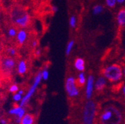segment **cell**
Wrapping results in <instances>:
<instances>
[{
    "instance_id": "23",
    "label": "cell",
    "mask_w": 125,
    "mask_h": 124,
    "mask_svg": "<svg viewBox=\"0 0 125 124\" xmlns=\"http://www.w3.org/2000/svg\"><path fill=\"white\" fill-rule=\"evenodd\" d=\"M23 95H21V94H19V93L17 92V93H14V95H12V99L14 100V101L17 102H19L22 99Z\"/></svg>"
},
{
    "instance_id": "33",
    "label": "cell",
    "mask_w": 125,
    "mask_h": 124,
    "mask_svg": "<svg viewBox=\"0 0 125 124\" xmlns=\"http://www.w3.org/2000/svg\"><path fill=\"white\" fill-rule=\"evenodd\" d=\"M123 76L125 78V65L123 67Z\"/></svg>"
},
{
    "instance_id": "9",
    "label": "cell",
    "mask_w": 125,
    "mask_h": 124,
    "mask_svg": "<svg viewBox=\"0 0 125 124\" xmlns=\"http://www.w3.org/2000/svg\"><path fill=\"white\" fill-rule=\"evenodd\" d=\"M10 115L15 116V121L17 124H20L21 119L26 114V110L24 107H22L20 105L14 106L9 111Z\"/></svg>"
},
{
    "instance_id": "4",
    "label": "cell",
    "mask_w": 125,
    "mask_h": 124,
    "mask_svg": "<svg viewBox=\"0 0 125 124\" xmlns=\"http://www.w3.org/2000/svg\"><path fill=\"white\" fill-rule=\"evenodd\" d=\"M11 19L17 26L21 28L28 27L31 20L29 14L22 9H14L11 13Z\"/></svg>"
},
{
    "instance_id": "1",
    "label": "cell",
    "mask_w": 125,
    "mask_h": 124,
    "mask_svg": "<svg viewBox=\"0 0 125 124\" xmlns=\"http://www.w3.org/2000/svg\"><path fill=\"white\" fill-rule=\"evenodd\" d=\"M99 120L100 124H121L123 116L118 108L109 105L103 109L100 114Z\"/></svg>"
},
{
    "instance_id": "13",
    "label": "cell",
    "mask_w": 125,
    "mask_h": 124,
    "mask_svg": "<svg viewBox=\"0 0 125 124\" xmlns=\"http://www.w3.org/2000/svg\"><path fill=\"white\" fill-rule=\"evenodd\" d=\"M28 70V66L27 63L24 60H21L19 61L17 65V71L18 73L21 75H24Z\"/></svg>"
},
{
    "instance_id": "19",
    "label": "cell",
    "mask_w": 125,
    "mask_h": 124,
    "mask_svg": "<svg viewBox=\"0 0 125 124\" xmlns=\"http://www.w3.org/2000/svg\"><path fill=\"white\" fill-rule=\"evenodd\" d=\"M106 5L110 8H113L116 4V0H105Z\"/></svg>"
},
{
    "instance_id": "21",
    "label": "cell",
    "mask_w": 125,
    "mask_h": 124,
    "mask_svg": "<svg viewBox=\"0 0 125 124\" xmlns=\"http://www.w3.org/2000/svg\"><path fill=\"white\" fill-rule=\"evenodd\" d=\"M17 33H18V31H17L16 29L14 28V27H11L8 30V36L11 37H14L16 36Z\"/></svg>"
},
{
    "instance_id": "3",
    "label": "cell",
    "mask_w": 125,
    "mask_h": 124,
    "mask_svg": "<svg viewBox=\"0 0 125 124\" xmlns=\"http://www.w3.org/2000/svg\"><path fill=\"white\" fill-rule=\"evenodd\" d=\"M96 114V105L94 101L88 100L83 109V124H94Z\"/></svg>"
},
{
    "instance_id": "29",
    "label": "cell",
    "mask_w": 125,
    "mask_h": 124,
    "mask_svg": "<svg viewBox=\"0 0 125 124\" xmlns=\"http://www.w3.org/2000/svg\"><path fill=\"white\" fill-rule=\"evenodd\" d=\"M122 93H123V95L125 97V83L124 84L123 86H122Z\"/></svg>"
},
{
    "instance_id": "28",
    "label": "cell",
    "mask_w": 125,
    "mask_h": 124,
    "mask_svg": "<svg viewBox=\"0 0 125 124\" xmlns=\"http://www.w3.org/2000/svg\"><path fill=\"white\" fill-rule=\"evenodd\" d=\"M35 53H36V56H40L41 54V50L40 49H37Z\"/></svg>"
},
{
    "instance_id": "22",
    "label": "cell",
    "mask_w": 125,
    "mask_h": 124,
    "mask_svg": "<svg viewBox=\"0 0 125 124\" xmlns=\"http://www.w3.org/2000/svg\"><path fill=\"white\" fill-rule=\"evenodd\" d=\"M69 24L72 28H75L76 27V26H77V19H76V17L75 16H72L70 17V20H69Z\"/></svg>"
},
{
    "instance_id": "16",
    "label": "cell",
    "mask_w": 125,
    "mask_h": 124,
    "mask_svg": "<svg viewBox=\"0 0 125 124\" xmlns=\"http://www.w3.org/2000/svg\"><path fill=\"white\" fill-rule=\"evenodd\" d=\"M76 81H77V86L78 87H82L86 84L87 79H86V76H85L83 71L79 73V74L78 75L77 79H76Z\"/></svg>"
},
{
    "instance_id": "32",
    "label": "cell",
    "mask_w": 125,
    "mask_h": 124,
    "mask_svg": "<svg viewBox=\"0 0 125 124\" xmlns=\"http://www.w3.org/2000/svg\"><path fill=\"white\" fill-rule=\"evenodd\" d=\"M57 10H58V8H57V7H56V6H52V11H54V12H57Z\"/></svg>"
},
{
    "instance_id": "25",
    "label": "cell",
    "mask_w": 125,
    "mask_h": 124,
    "mask_svg": "<svg viewBox=\"0 0 125 124\" xmlns=\"http://www.w3.org/2000/svg\"><path fill=\"white\" fill-rule=\"evenodd\" d=\"M8 53L10 55H11V57L15 56L17 53L16 50L15 48L13 47L9 48L8 49Z\"/></svg>"
},
{
    "instance_id": "24",
    "label": "cell",
    "mask_w": 125,
    "mask_h": 124,
    "mask_svg": "<svg viewBox=\"0 0 125 124\" xmlns=\"http://www.w3.org/2000/svg\"><path fill=\"white\" fill-rule=\"evenodd\" d=\"M19 89V87H18V85H15V84H13V85H12L10 86V88H9V91H10V93L14 94V93H17Z\"/></svg>"
},
{
    "instance_id": "8",
    "label": "cell",
    "mask_w": 125,
    "mask_h": 124,
    "mask_svg": "<svg viewBox=\"0 0 125 124\" xmlns=\"http://www.w3.org/2000/svg\"><path fill=\"white\" fill-rule=\"evenodd\" d=\"M16 61L12 57H5L1 61V69L4 73L11 72L16 67Z\"/></svg>"
},
{
    "instance_id": "17",
    "label": "cell",
    "mask_w": 125,
    "mask_h": 124,
    "mask_svg": "<svg viewBox=\"0 0 125 124\" xmlns=\"http://www.w3.org/2000/svg\"><path fill=\"white\" fill-rule=\"evenodd\" d=\"M74 44L75 42L73 40H70V42L68 43L67 45L66 50H65V53H66L67 55H69L70 54L72 50L73 49V47H74Z\"/></svg>"
},
{
    "instance_id": "27",
    "label": "cell",
    "mask_w": 125,
    "mask_h": 124,
    "mask_svg": "<svg viewBox=\"0 0 125 124\" xmlns=\"http://www.w3.org/2000/svg\"><path fill=\"white\" fill-rule=\"evenodd\" d=\"M0 124H7L8 122L7 120L4 119H0Z\"/></svg>"
},
{
    "instance_id": "31",
    "label": "cell",
    "mask_w": 125,
    "mask_h": 124,
    "mask_svg": "<svg viewBox=\"0 0 125 124\" xmlns=\"http://www.w3.org/2000/svg\"><path fill=\"white\" fill-rule=\"evenodd\" d=\"M18 93H19V94H21V95H23L24 93V90H22V89H19L18 91Z\"/></svg>"
},
{
    "instance_id": "6",
    "label": "cell",
    "mask_w": 125,
    "mask_h": 124,
    "mask_svg": "<svg viewBox=\"0 0 125 124\" xmlns=\"http://www.w3.org/2000/svg\"><path fill=\"white\" fill-rule=\"evenodd\" d=\"M77 86L76 79L73 76H69L67 78L65 84V91L70 97H75L79 95V89Z\"/></svg>"
},
{
    "instance_id": "35",
    "label": "cell",
    "mask_w": 125,
    "mask_h": 124,
    "mask_svg": "<svg viewBox=\"0 0 125 124\" xmlns=\"http://www.w3.org/2000/svg\"><path fill=\"white\" fill-rule=\"evenodd\" d=\"M124 124H125V122H124Z\"/></svg>"
},
{
    "instance_id": "26",
    "label": "cell",
    "mask_w": 125,
    "mask_h": 124,
    "mask_svg": "<svg viewBox=\"0 0 125 124\" xmlns=\"http://www.w3.org/2000/svg\"><path fill=\"white\" fill-rule=\"evenodd\" d=\"M38 45V41L37 40H34L32 41V46L33 47H36Z\"/></svg>"
},
{
    "instance_id": "2",
    "label": "cell",
    "mask_w": 125,
    "mask_h": 124,
    "mask_svg": "<svg viewBox=\"0 0 125 124\" xmlns=\"http://www.w3.org/2000/svg\"><path fill=\"white\" fill-rule=\"evenodd\" d=\"M102 73L103 76L111 83L120 81L124 76L123 67L116 63L106 66L103 70Z\"/></svg>"
},
{
    "instance_id": "7",
    "label": "cell",
    "mask_w": 125,
    "mask_h": 124,
    "mask_svg": "<svg viewBox=\"0 0 125 124\" xmlns=\"http://www.w3.org/2000/svg\"><path fill=\"white\" fill-rule=\"evenodd\" d=\"M95 89V78L93 75H89L85 84V96L87 100L92 98Z\"/></svg>"
},
{
    "instance_id": "12",
    "label": "cell",
    "mask_w": 125,
    "mask_h": 124,
    "mask_svg": "<svg viewBox=\"0 0 125 124\" xmlns=\"http://www.w3.org/2000/svg\"><path fill=\"white\" fill-rule=\"evenodd\" d=\"M116 21L120 27L125 26V8H122L118 11L116 16Z\"/></svg>"
},
{
    "instance_id": "20",
    "label": "cell",
    "mask_w": 125,
    "mask_h": 124,
    "mask_svg": "<svg viewBox=\"0 0 125 124\" xmlns=\"http://www.w3.org/2000/svg\"><path fill=\"white\" fill-rule=\"evenodd\" d=\"M41 75H42V78L44 80H47L48 79L49 76V72L47 68H44V70H42V71H41Z\"/></svg>"
},
{
    "instance_id": "34",
    "label": "cell",
    "mask_w": 125,
    "mask_h": 124,
    "mask_svg": "<svg viewBox=\"0 0 125 124\" xmlns=\"http://www.w3.org/2000/svg\"><path fill=\"white\" fill-rule=\"evenodd\" d=\"M1 77H0V83H1Z\"/></svg>"
},
{
    "instance_id": "30",
    "label": "cell",
    "mask_w": 125,
    "mask_h": 124,
    "mask_svg": "<svg viewBox=\"0 0 125 124\" xmlns=\"http://www.w3.org/2000/svg\"><path fill=\"white\" fill-rule=\"evenodd\" d=\"M116 1L118 4H123L125 2V0H116Z\"/></svg>"
},
{
    "instance_id": "11",
    "label": "cell",
    "mask_w": 125,
    "mask_h": 124,
    "mask_svg": "<svg viewBox=\"0 0 125 124\" xmlns=\"http://www.w3.org/2000/svg\"><path fill=\"white\" fill-rule=\"evenodd\" d=\"M16 40L21 45L24 44L28 38V33L24 29H21L18 32L16 35Z\"/></svg>"
},
{
    "instance_id": "15",
    "label": "cell",
    "mask_w": 125,
    "mask_h": 124,
    "mask_svg": "<svg viewBox=\"0 0 125 124\" xmlns=\"http://www.w3.org/2000/svg\"><path fill=\"white\" fill-rule=\"evenodd\" d=\"M34 124V117L30 114H25L21 119L20 124Z\"/></svg>"
},
{
    "instance_id": "5",
    "label": "cell",
    "mask_w": 125,
    "mask_h": 124,
    "mask_svg": "<svg viewBox=\"0 0 125 124\" xmlns=\"http://www.w3.org/2000/svg\"><path fill=\"white\" fill-rule=\"evenodd\" d=\"M42 79V78L41 72L39 71L35 76L33 83H32V85L31 86L30 88L29 89V90L23 95V97H22L21 101L19 102V105H21V106L24 107L27 105V104L30 101L31 98L32 97L33 94L36 92L39 85H40Z\"/></svg>"
},
{
    "instance_id": "18",
    "label": "cell",
    "mask_w": 125,
    "mask_h": 124,
    "mask_svg": "<svg viewBox=\"0 0 125 124\" xmlns=\"http://www.w3.org/2000/svg\"><path fill=\"white\" fill-rule=\"evenodd\" d=\"M103 7L100 4H97L93 8V13L95 15H98V14H100L103 11Z\"/></svg>"
},
{
    "instance_id": "10",
    "label": "cell",
    "mask_w": 125,
    "mask_h": 124,
    "mask_svg": "<svg viewBox=\"0 0 125 124\" xmlns=\"http://www.w3.org/2000/svg\"><path fill=\"white\" fill-rule=\"evenodd\" d=\"M107 83V79L103 76L98 78L96 80H95V89L97 91H102L105 88Z\"/></svg>"
},
{
    "instance_id": "14",
    "label": "cell",
    "mask_w": 125,
    "mask_h": 124,
    "mask_svg": "<svg viewBox=\"0 0 125 124\" xmlns=\"http://www.w3.org/2000/svg\"><path fill=\"white\" fill-rule=\"evenodd\" d=\"M74 67L77 70L82 72L83 71L85 68V61L82 58H77L74 61Z\"/></svg>"
}]
</instances>
